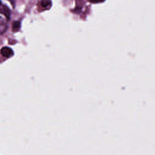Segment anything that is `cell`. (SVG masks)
<instances>
[{"instance_id": "1", "label": "cell", "mask_w": 155, "mask_h": 155, "mask_svg": "<svg viewBox=\"0 0 155 155\" xmlns=\"http://www.w3.org/2000/svg\"><path fill=\"white\" fill-rule=\"evenodd\" d=\"M0 52H1V54L5 58H10L13 54V50L10 47H2Z\"/></svg>"}, {"instance_id": "2", "label": "cell", "mask_w": 155, "mask_h": 155, "mask_svg": "<svg viewBox=\"0 0 155 155\" xmlns=\"http://www.w3.org/2000/svg\"><path fill=\"white\" fill-rule=\"evenodd\" d=\"M7 21L1 16H0V35L3 34L7 29Z\"/></svg>"}, {"instance_id": "3", "label": "cell", "mask_w": 155, "mask_h": 155, "mask_svg": "<svg viewBox=\"0 0 155 155\" xmlns=\"http://www.w3.org/2000/svg\"><path fill=\"white\" fill-rule=\"evenodd\" d=\"M0 13L3 14L6 18L9 20L10 18V12L8 7H7L5 5H2L0 8Z\"/></svg>"}, {"instance_id": "4", "label": "cell", "mask_w": 155, "mask_h": 155, "mask_svg": "<svg viewBox=\"0 0 155 155\" xmlns=\"http://www.w3.org/2000/svg\"><path fill=\"white\" fill-rule=\"evenodd\" d=\"M21 28V22L18 21H15L12 24V31L13 32H16L19 30Z\"/></svg>"}, {"instance_id": "5", "label": "cell", "mask_w": 155, "mask_h": 155, "mask_svg": "<svg viewBox=\"0 0 155 155\" xmlns=\"http://www.w3.org/2000/svg\"><path fill=\"white\" fill-rule=\"evenodd\" d=\"M41 5L45 8H50L51 5V2L50 0H42L40 2Z\"/></svg>"}, {"instance_id": "6", "label": "cell", "mask_w": 155, "mask_h": 155, "mask_svg": "<svg viewBox=\"0 0 155 155\" xmlns=\"http://www.w3.org/2000/svg\"><path fill=\"white\" fill-rule=\"evenodd\" d=\"M88 1L92 3H99V2H104L105 0H88Z\"/></svg>"}, {"instance_id": "7", "label": "cell", "mask_w": 155, "mask_h": 155, "mask_svg": "<svg viewBox=\"0 0 155 155\" xmlns=\"http://www.w3.org/2000/svg\"><path fill=\"white\" fill-rule=\"evenodd\" d=\"M8 1H10V2L14 6V5H15V0H8Z\"/></svg>"}, {"instance_id": "8", "label": "cell", "mask_w": 155, "mask_h": 155, "mask_svg": "<svg viewBox=\"0 0 155 155\" xmlns=\"http://www.w3.org/2000/svg\"><path fill=\"white\" fill-rule=\"evenodd\" d=\"M1 1L0 0V7H1Z\"/></svg>"}]
</instances>
